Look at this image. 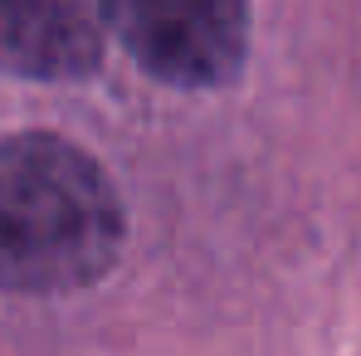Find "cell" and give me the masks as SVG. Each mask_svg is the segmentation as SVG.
<instances>
[{"instance_id":"obj_1","label":"cell","mask_w":361,"mask_h":356,"mask_svg":"<svg viewBox=\"0 0 361 356\" xmlns=\"http://www.w3.org/2000/svg\"><path fill=\"white\" fill-rule=\"evenodd\" d=\"M122 200L103 166L63 137L0 142V288L73 293L122 249Z\"/></svg>"},{"instance_id":"obj_2","label":"cell","mask_w":361,"mask_h":356,"mask_svg":"<svg viewBox=\"0 0 361 356\" xmlns=\"http://www.w3.org/2000/svg\"><path fill=\"white\" fill-rule=\"evenodd\" d=\"M108 30L152 78L220 88L249 54V0H108Z\"/></svg>"},{"instance_id":"obj_3","label":"cell","mask_w":361,"mask_h":356,"mask_svg":"<svg viewBox=\"0 0 361 356\" xmlns=\"http://www.w3.org/2000/svg\"><path fill=\"white\" fill-rule=\"evenodd\" d=\"M108 39V0H0V68L83 78Z\"/></svg>"}]
</instances>
